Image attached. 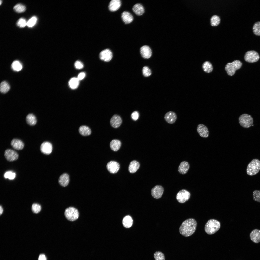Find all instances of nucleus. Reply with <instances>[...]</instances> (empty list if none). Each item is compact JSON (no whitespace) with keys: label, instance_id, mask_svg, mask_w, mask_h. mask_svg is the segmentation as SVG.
Segmentation results:
<instances>
[{"label":"nucleus","instance_id":"obj_1","mask_svg":"<svg viewBox=\"0 0 260 260\" xmlns=\"http://www.w3.org/2000/svg\"><path fill=\"white\" fill-rule=\"evenodd\" d=\"M197 225L196 221L194 219L190 218L186 219L180 226L179 232L182 235L185 237L191 236L195 232Z\"/></svg>","mask_w":260,"mask_h":260},{"label":"nucleus","instance_id":"obj_2","mask_svg":"<svg viewBox=\"0 0 260 260\" xmlns=\"http://www.w3.org/2000/svg\"><path fill=\"white\" fill-rule=\"evenodd\" d=\"M220 226V223L218 221L214 219H210L206 224L205 230L208 234H213L219 230Z\"/></svg>","mask_w":260,"mask_h":260},{"label":"nucleus","instance_id":"obj_3","mask_svg":"<svg viewBox=\"0 0 260 260\" xmlns=\"http://www.w3.org/2000/svg\"><path fill=\"white\" fill-rule=\"evenodd\" d=\"M260 170V161L257 159L252 160L248 164L246 169V173L250 176L257 174Z\"/></svg>","mask_w":260,"mask_h":260},{"label":"nucleus","instance_id":"obj_4","mask_svg":"<svg viewBox=\"0 0 260 260\" xmlns=\"http://www.w3.org/2000/svg\"><path fill=\"white\" fill-rule=\"evenodd\" d=\"M242 63L239 60H234L231 63H228L226 65L225 69L227 74L230 76L234 75L236 70L240 69Z\"/></svg>","mask_w":260,"mask_h":260},{"label":"nucleus","instance_id":"obj_5","mask_svg":"<svg viewBox=\"0 0 260 260\" xmlns=\"http://www.w3.org/2000/svg\"><path fill=\"white\" fill-rule=\"evenodd\" d=\"M64 215L67 220L73 221L78 218L79 214L78 211L76 208L73 207H69L65 210Z\"/></svg>","mask_w":260,"mask_h":260},{"label":"nucleus","instance_id":"obj_6","mask_svg":"<svg viewBox=\"0 0 260 260\" xmlns=\"http://www.w3.org/2000/svg\"><path fill=\"white\" fill-rule=\"evenodd\" d=\"M239 121L240 125L243 128H248L252 125L253 122L251 116L247 114H244L240 116Z\"/></svg>","mask_w":260,"mask_h":260},{"label":"nucleus","instance_id":"obj_7","mask_svg":"<svg viewBox=\"0 0 260 260\" xmlns=\"http://www.w3.org/2000/svg\"><path fill=\"white\" fill-rule=\"evenodd\" d=\"M260 56L258 53L254 50L247 52L244 56L245 61L249 63H253L257 62Z\"/></svg>","mask_w":260,"mask_h":260},{"label":"nucleus","instance_id":"obj_8","mask_svg":"<svg viewBox=\"0 0 260 260\" xmlns=\"http://www.w3.org/2000/svg\"><path fill=\"white\" fill-rule=\"evenodd\" d=\"M190 196L191 194L189 192L185 189H182L179 191L177 193L176 198L179 202L183 203L189 199Z\"/></svg>","mask_w":260,"mask_h":260},{"label":"nucleus","instance_id":"obj_9","mask_svg":"<svg viewBox=\"0 0 260 260\" xmlns=\"http://www.w3.org/2000/svg\"><path fill=\"white\" fill-rule=\"evenodd\" d=\"M164 191V189L162 186L160 185H156L151 189V195L154 198L158 199L162 197Z\"/></svg>","mask_w":260,"mask_h":260},{"label":"nucleus","instance_id":"obj_10","mask_svg":"<svg viewBox=\"0 0 260 260\" xmlns=\"http://www.w3.org/2000/svg\"><path fill=\"white\" fill-rule=\"evenodd\" d=\"M112 53L110 49H107L102 51L99 54L100 59L104 61L108 62L112 59Z\"/></svg>","mask_w":260,"mask_h":260},{"label":"nucleus","instance_id":"obj_11","mask_svg":"<svg viewBox=\"0 0 260 260\" xmlns=\"http://www.w3.org/2000/svg\"><path fill=\"white\" fill-rule=\"evenodd\" d=\"M4 156L6 159L9 161H15L18 159L19 157L16 152L11 149H7L5 150Z\"/></svg>","mask_w":260,"mask_h":260},{"label":"nucleus","instance_id":"obj_12","mask_svg":"<svg viewBox=\"0 0 260 260\" xmlns=\"http://www.w3.org/2000/svg\"><path fill=\"white\" fill-rule=\"evenodd\" d=\"M106 168L107 170L110 173H117L120 169V165L117 162L114 161H111L107 164Z\"/></svg>","mask_w":260,"mask_h":260},{"label":"nucleus","instance_id":"obj_13","mask_svg":"<svg viewBox=\"0 0 260 260\" xmlns=\"http://www.w3.org/2000/svg\"><path fill=\"white\" fill-rule=\"evenodd\" d=\"M197 132L200 136L204 138H207L209 136V132L207 127L202 124H199L197 127Z\"/></svg>","mask_w":260,"mask_h":260},{"label":"nucleus","instance_id":"obj_14","mask_svg":"<svg viewBox=\"0 0 260 260\" xmlns=\"http://www.w3.org/2000/svg\"><path fill=\"white\" fill-rule=\"evenodd\" d=\"M40 150L43 153L46 155L49 154L52 151V144L48 142H44L42 143L40 146Z\"/></svg>","mask_w":260,"mask_h":260},{"label":"nucleus","instance_id":"obj_15","mask_svg":"<svg viewBox=\"0 0 260 260\" xmlns=\"http://www.w3.org/2000/svg\"><path fill=\"white\" fill-rule=\"evenodd\" d=\"M140 52L142 56L144 58L148 59L150 58L152 55V51L149 46L145 45L141 47Z\"/></svg>","mask_w":260,"mask_h":260},{"label":"nucleus","instance_id":"obj_16","mask_svg":"<svg viewBox=\"0 0 260 260\" xmlns=\"http://www.w3.org/2000/svg\"><path fill=\"white\" fill-rule=\"evenodd\" d=\"M177 116L176 114L172 111H169L166 113L164 116L165 121L169 124L175 123L177 119Z\"/></svg>","mask_w":260,"mask_h":260},{"label":"nucleus","instance_id":"obj_17","mask_svg":"<svg viewBox=\"0 0 260 260\" xmlns=\"http://www.w3.org/2000/svg\"><path fill=\"white\" fill-rule=\"evenodd\" d=\"M122 120L121 117L117 114L114 115L110 120V124L111 126L114 128H117L121 125Z\"/></svg>","mask_w":260,"mask_h":260},{"label":"nucleus","instance_id":"obj_18","mask_svg":"<svg viewBox=\"0 0 260 260\" xmlns=\"http://www.w3.org/2000/svg\"><path fill=\"white\" fill-rule=\"evenodd\" d=\"M250 237L251 240L254 243L260 242V230L258 229L253 230L250 233Z\"/></svg>","mask_w":260,"mask_h":260},{"label":"nucleus","instance_id":"obj_19","mask_svg":"<svg viewBox=\"0 0 260 260\" xmlns=\"http://www.w3.org/2000/svg\"><path fill=\"white\" fill-rule=\"evenodd\" d=\"M190 166L188 162L183 161L179 165L178 171L180 174H184L186 173L188 171Z\"/></svg>","mask_w":260,"mask_h":260},{"label":"nucleus","instance_id":"obj_20","mask_svg":"<svg viewBox=\"0 0 260 260\" xmlns=\"http://www.w3.org/2000/svg\"><path fill=\"white\" fill-rule=\"evenodd\" d=\"M121 5V1L120 0H112L109 3L108 8L112 12L117 11L120 7Z\"/></svg>","mask_w":260,"mask_h":260},{"label":"nucleus","instance_id":"obj_21","mask_svg":"<svg viewBox=\"0 0 260 260\" xmlns=\"http://www.w3.org/2000/svg\"><path fill=\"white\" fill-rule=\"evenodd\" d=\"M121 18L125 24H128L131 23L133 19L132 15L129 12L124 11L121 14Z\"/></svg>","mask_w":260,"mask_h":260},{"label":"nucleus","instance_id":"obj_22","mask_svg":"<svg viewBox=\"0 0 260 260\" xmlns=\"http://www.w3.org/2000/svg\"><path fill=\"white\" fill-rule=\"evenodd\" d=\"M11 144L12 147L18 150H21L23 149L24 145L21 140L16 139H13L11 141Z\"/></svg>","mask_w":260,"mask_h":260},{"label":"nucleus","instance_id":"obj_23","mask_svg":"<svg viewBox=\"0 0 260 260\" xmlns=\"http://www.w3.org/2000/svg\"><path fill=\"white\" fill-rule=\"evenodd\" d=\"M69 177L68 175L66 173L62 174L60 176L58 179L59 184L63 187L67 186L69 183Z\"/></svg>","mask_w":260,"mask_h":260},{"label":"nucleus","instance_id":"obj_24","mask_svg":"<svg viewBox=\"0 0 260 260\" xmlns=\"http://www.w3.org/2000/svg\"><path fill=\"white\" fill-rule=\"evenodd\" d=\"M134 12L136 15L140 16L144 13V8L143 5L140 4H136L134 5L132 8Z\"/></svg>","mask_w":260,"mask_h":260},{"label":"nucleus","instance_id":"obj_25","mask_svg":"<svg viewBox=\"0 0 260 260\" xmlns=\"http://www.w3.org/2000/svg\"><path fill=\"white\" fill-rule=\"evenodd\" d=\"M140 164L136 160H133L130 163L128 167V170L131 173L136 172L139 169Z\"/></svg>","mask_w":260,"mask_h":260},{"label":"nucleus","instance_id":"obj_26","mask_svg":"<svg viewBox=\"0 0 260 260\" xmlns=\"http://www.w3.org/2000/svg\"><path fill=\"white\" fill-rule=\"evenodd\" d=\"M121 141L117 139H113L110 142V146L113 151H116L118 150L121 146Z\"/></svg>","mask_w":260,"mask_h":260},{"label":"nucleus","instance_id":"obj_27","mask_svg":"<svg viewBox=\"0 0 260 260\" xmlns=\"http://www.w3.org/2000/svg\"><path fill=\"white\" fill-rule=\"evenodd\" d=\"M133 220L131 217L129 215L126 216L123 219L122 223L124 226L125 228H129L132 226Z\"/></svg>","mask_w":260,"mask_h":260},{"label":"nucleus","instance_id":"obj_28","mask_svg":"<svg viewBox=\"0 0 260 260\" xmlns=\"http://www.w3.org/2000/svg\"><path fill=\"white\" fill-rule=\"evenodd\" d=\"M79 81L77 78L73 77L71 78L68 82L69 87L73 89L77 88L79 86Z\"/></svg>","mask_w":260,"mask_h":260},{"label":"nucleus","instance_id":"obj_29","mask_svg":"<svg viewBox=\"0 0 260 260\" xmlns=\"http://www.w3.org/2000/svg\"><path fill=\"white\" fill-rule=\"evenodd\" d=\"M26 121L27 123L31 126L35 125L37 122L36 118L34 115L32 114H28L26 117Z\"/></svg>","mask_w":260,"mask_h":260},{"label":"nucleus","instance_id":"obj_30","mask_svg":"<svg viewBox=\"0 0 260 260\" xmlns=\"http://www.w3.org/2000/svg\"><path fill=\"white\" fill-rule=\"evenodd\" d=\"M80 133L83 136H87L90 135L91 133V129L88 127L83 125L80 127L79 128Z\"/></svg>","mask_w":260,"mask_h":260},{"label":"nucleus","instance_id":"obj_31","mask_svg":"<svg viewBox=\"0 0 260 260\" xmlns=\"http://www.w3.org/2000/svg\"><path fill=\"white\" fill-rule=\"evenodd\" d=\"M202 67L204 72L207 73L211 72L213 70L212 64L208 61L204 62L202 65Z\"/></svg>","mask_w":260,"mask_h":260},{"label":"nucleus","instance_id":"obj_32","mask_svg":"<svg viewBox=\"0 0 260 260\" xmlns=\"http://www.w3.org/2000/svg\"><path fill=\"white\" fill-rule=\"evenodd\" d=\"M12 69L14 71L19 72L21 71L22 68L21 63L18 60L13 61L11 65Z\"/></svg>","mask_w":260,"mask_h":260},{"label":"nucleus","instance_id":"obj_33","mask_svg":"<svg viewBox=\"0 0 260 260\" xmlns=\"http://www.w3.org/2000/svg\"><path fill=\"white\" fill-rule=\"evenodd\" d=\"M10 89V86L6 81L2 82L0 84V91L1 93H5L7 92Z\"/></svg>","mask_w":260,"mask_h":260},{"label":"nucleus","instance_id":"obj_34","mask_svg":"<svg viewBox=\"0 0 260 260\" xmlns=\"http://www.w3.org/2000/svg\"><path fill=\"white\" fill-rule=\"evenodd\" d=\"M254 33L257 36H260V22L255 23L253 27Z\"/></svg>","mask_w":260,"mask_h":260},{"label":"nucleus","instance_id":"obj_35","mask_svg":"<svg viewBox=\"0 0 260 260\" xmlns=\"http://www.w3.org/2000/svg\"><path fill=\"white\" fill-rule=\"evenodd\" d=\"M13 9L16 12L20 13L24 12L26 10V7L22 4H18L14 6Z\"/></svg>","mask_w":260,"mask_h":260},{"label":"nucleus","instance_id":"obj_36","mask_svg":"<svg viewBox=\"0 0 260 260\" xmlns=\"http://www.w3.org/2000/svg\"><path fill=\"white\" fill-rule=\"evenodd\" d=\"M220 20L219 17L216 15L213 16L211 19V24L213 26H216L219 24Z\"/></svg>","mask_w":260,"mask_h":260},{"label":"nucleus","instance_id":"obj_37","mask_svg":"<svg viewBox=\"0 0 260 260\" xmlns=\"http://www.w3.org/2000/svg\"><path fill=\"white\" fill-rule=\"evenodd\" d=\"M37 20V18L36 16L32 17L27 22V26L29 27H33L36 24Z\"/></svg>","mask_w":260,"mask_h":260},{"label":"nucleus","instance_id":"obj_38","mask_svg":"<svg viewBox=\"0 0 260 260\" xmlns=\"http://www.w3.org/2000/svg\"><path fill=\"white\" fill-rule=\"evenodd\" d=\"M154 257L155 260H165L164 254L160 251L155 252L154 254Z\"/></svg>","mask_w":260,"mask_h":260},{"label":"nucleus","instance_id":"obj_39","mask_svg":"<svg viewBox=\"0 0 260 260\" xmlns=\"http://www.w3.org/2000/svg\"><path fill=\"white\" fill-rule=\"evenodd\" d=\"M27 22L26 19L23 18H20L17 23V26L20 28H23L27 25Z\"/></svg>","mask_w":260,"mask_h":260},{"label":"nucleus","instance_id":"obj_40","mask_svg":"<svg viewBox=\"0 0 260 260\" xmlns=\"http://www.w3.org/2000/svg\"><path fill=\"white\" fill-rule=\"evenodd\" d=\"M253 196L254 201L260 203V190H255L254 191Z\"/></svg>","mask_w":260,"mask_h":260},{"label":"nucleus","instance_id":"obj_41","mask_svg":"<svg viewBox=\"0 0 260 260\" xmlns=\"http://www.w3.org/2000/svg\"><path fill=\"white\" fill-rule=\"evenodd\" d=\"M41 205L37 203L33 204L32 207V209L34 213H38L41 210Z\"/></svg>","mask_w":260,"mask_h":260},{"label":"nucleus","instance_id":"obj_42","mask_svg":"<svg viewBox=\"0 0 260 260\" xmlns=\"http://www.w3.org/2000/svg\"><path fill=\"white\" fill-rule=\"evenodd\" d=\"M16 176L15 173L11 171H8L6 172L4 174V177L6 178H8L10 180L14 179Z\"/></svg>","mask_w":260,"mask_h":260},{"label":"nucleus","instance_id":"obj_43","mask_svg":"<svg viewBox=\"0 0 260 260\" xmlns=\"http://www.w3.org/2000/svg\"><path fill=\"white\" fill-rule=\"evenodd\" d=\"M142 71L143 75L145 77L149 76L151 74L150 70L149 67L146 66H144L143 68Z\"/></svg>","mask_w":260,"mask_h":260},{"label":"nucleus","instance_id":"obj_44","mask_svg":"<svg viewBox=\"0 0 260 260\" xmlns=\"http://www.w3.org/2000/svg\"><path fill=\"white\" fill-rule=\"evenodd\" d=\"M74 66L76 69H82L84 65L83 63L80 61H77L75 63Z\"/></svg>","mask_w":260,"mask_h":260},{"label":"nucleus","instance_id":"obj_45","mask_svg":"<svg viewBox=\"0 0 260 260\" xmlns=\"http://www.w3.org/2000/svg\"><path fill=\"white\" fill-rule=\"evenodd\" d=\"M131 118L134 121H136L138 118L139 114L138 112L136 111H134L131 115Z\"/></svg>","mask_w":260,"mask_h":260},{"label":"nucleus","instance_id":"obj_46","mask_svg":"<svg viewBox=\"0 0 260 260\" xmlns=\"http://www.w3.org/2000/svg\"><path fill=\"white\" fill-rule=\"evenodd\" d=\"M85 76L86 74L84 72H81L78 74L77 78L78 80L80 81L83 79Z\"/></svg>","mask_w":260,"mask_h":260},{"label":"nucleus","instance_id":"obj_47","mask_svg":"<svg viewBox=\"0 0 260 260\" xmlns=\"http://www.w3.org/2000/svg\"><path fill=\"white\" fill-rule=\"evenodd\" d=\"M38 260H46V258L45 255L41 254L39 256Z\"/></svg>","mask_w":260,"mask_h":260},{"label":"nucleus","instance_id":"obj_48","mask_svg":"<svg viewBox=\"0 0 260 260\" xmlns=\"http://www.w3.org/2000/svg\"><path fill=\"white\" fill-rule=\"evenodd\" d=\"M3 211V209L1 206H0V214L1 215Z\"/></svg>","mask_w":260,"mask_h":260},{"label":"nucleus","instance_id":"obj_49","mask_svg":"<svg viewBox=\"0 0 260 260\" xmlns=\"http://www.w3.org/2000/svg\"><path fill=\"white\" fill-rule=\"evenodd\" d=\"M2 2V1H1V0H0V5H1V3Z\"/></svg>","mask_w":260,"mask_h":260}]
</instances>
